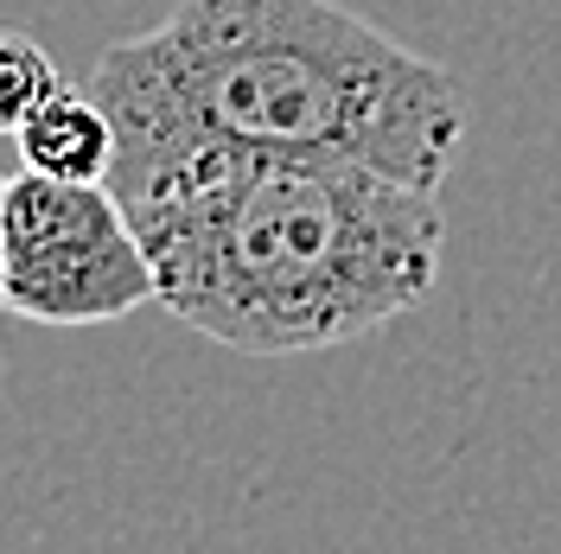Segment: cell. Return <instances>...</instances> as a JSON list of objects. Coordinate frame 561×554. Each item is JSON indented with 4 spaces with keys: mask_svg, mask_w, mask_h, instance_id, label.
<instances>
[{
    "mask_svg": "<svg viewBox=\"0 0 561 554\" xmlns=\"http://www.w3.org/2000/svg\"><path fill=\"white\" fill-rule=\"evenodd\" d=\"M108 185L179 325L243 357L370 338L434 293L447 217L357 160L224 140H115Z\"/></svg>",
    "mask_w": 561,
    "mask_h": 554,
    "instance_id": "cell-1",
    "label": "cell"
},
{
    "mask_svg": "<svg viewBox=\"0 0 561 554\" xmlns=\"http://www.w3.org/2000/svg\"><path fill=\"white\" fill-rule=\"evenodd\" d=\"M115 140H224L357 160L440 192L466 96L434 58L339 0H179L90 70Z\"/></svg>",
    "mask_w": 561,
    "mask_h": 554,
    "instance_id": "cell-2",
    "label": "cell"
},
{
    "mask_svg": "<svg viewBox=\"0 0 561 554\" xmlns=\"http://www.w3.org/2000/svg\"><path fill=\"white\" fill-rule=\"evenodd\" d=\"M0 230H7V275L0 300L33 325H115L153 307V262L135 236L128 210L108 178H7L0 192Z\"/></svg>",
    "mask_w": 561,
    "mask_h": 554,
    "instance_id": "cell-3",
    "label": "cell"
},
{
    "mask_svg": "<svg viewBox=\"0 0 561 554\" xmlns=\"http://www.w3.org/2000/svg\"><path fill=\"white\" fill-rule=\"evenodd\" d=\"M20 160L45 178H108L115 166V122L90 90H51L20 128Z\"/></svg>",
    "mask_w": 561,
    "mask_h": 554,
    "instance_id": "cell-4",
    "label": "cell"
},
{
    "mask_svg": "<svg viewBox=\"0 0 561 554\" xmlns=\"http://www.w3.org/2000/svg\"><path fill=\"white\" fill-rule=\"evenodd\" d=\"M65 77L45 58V45H33L26 33H0V135H20L26 115H33Z\"/></svg>",
    "mask_w": 561,
    "mask_h": 554,
    "instance_id": "cell-5",
    "label": "cell"
},
{
    "mask_svg": "<svg viewBox=\"0 0 561 554\" xmlns=\"http://www.w3.org/2000/svg\"><path fill=\"white\" fill-rule=\"evenodd\" d=\"M0 192H7V178H0ZM0 275H7V230H0ZM7 307V300H0Z\"/></svg>",
    "mask_w": 561,
    "mask_h": 554,
    "instance_id": "cell-6",
    "label": "cell"
}]
</instances>
